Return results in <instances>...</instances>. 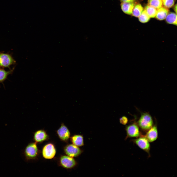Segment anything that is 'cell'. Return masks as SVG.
Instances as JSON below:
<instances>
[{"instance_id":"cell-5","label":"cell","mask_w":177,"mask_h":177,"mask_svg":"<svg viewBox=\"0 0 177 177\" xmlns=\"http://www.w3.org/2000/svg\"><path fill=\"white\" fill-rule=\"evenodd\" d=\"M64 150L66 154L70 157H76L81 153L82 151L78 146L73 144L67 145L65 148Z\"/></svg>"},{"instance_id":"cell-16","label":"cell","mask_w":177,"mask_h":177,"mask_svg":"<svg viewBox=\"0 0 177 177\" xmlns=\"http://www.w3.org/2000/svg\"><path fill=\"white\" fill-rule=\"evenodd\" d=\"M14 69V68H13L6 71L3 68H0V83H3L7 79L8 76L13 73Z\"/></svg>"},{"instance_id":"cell-8","label":"cell","mask_w":177,"mask_h":177,"mask_svg":"<svg viewBox=\"0 0 177 177\" xmlns=\"http://www.w3.org/2000/svg\"><path fill=\"white\" fill-rule=\"evenodd\" d=\"M60 162L62 167L67 169L74 167L76 163L75 160L73 157L65 155L62 156L60 157Z\"/></svg>"},{"instance_id":"cell-2","label":"cell","mask_w":177,"mask_h":177,"mask_svg":"<svg viewBox=\"0 0 177 177\" xmlns=\"http://www.w3.org/2000/svg\"><path fill=\"white\" fill-rule=\"evenodd\" d=\"M138 124L142 130L148 131L153 125V121L151 117L148 113H143L138 121Z\"/></svg>"},{"instance_id":"cell-3","label":"cell","mask_w":177,"mask_h":177,"mask_svg":"<svg viewBox=\"0 0 177 177\" xmlns=\"http://www.w3.org/2000/svg\"><path fill=\"white\" fill-rule=\"evenodd\" d=\"M16 61L12 56L8 53H0V67L10 68L12 65L15 64Z\"/></svg>"},{"instance_id":"cell-12","label":"cell","mask_w":177,"mask_h":177,"mask_svg":"<svg viewBox=\"0 0 177 177\" xmlns=\"http://www.w3.org/2000/svg\"><path fill=\"white\" fill-rule=\"evenodd\" d=\"M134 6L133 3L121 2L120 4L122 11L125 14L129 15L132 14Z\"/></svg>"},{"instance_id":"cell-15","label":"cell","mask_w":177,"mask_h":177,"mask_svg":"<svg viewBox=\"0 0 177 177\" xmlns=\"http://www.w3.org/2000/svg\"><path fill=\"white\" fill-rule=\"evenodd\" d=\"M166 22L168 24L177 25V15L175 13H168L165 18Z\"/></svg>"},{"instance_id":"cell-13","label":"cell","mask_w":177,"mask_h":177,"mask_svg":"<svg viewBox=\"0 0 177 177\" xmlns=\"http://www.w3.org/2000/svg\"><path fill=\"white\" fill-rule=\"evenodd\" d=\"M169 12L168 9L162 7L157 9L156 17L159 20H163L165 19Z\"/></svg>"},{"instance_id":"cell-24","label":"cell","mask_w":177,"mask_h":177,"mask_svg":"<svg viewBox=\"0 0 177 177\" xmlns=\"http://www.w3.org/2000/svg\"><path fill=\"white\" fill-rule=\"evenodd\" d=\"M174 10L176 13L177 14V4H176L175 6L174 7Z\"/></svg>"},{"instance_id":"cell-22","label":"cell","mask_w":177,"mask_h":177,"mask_svg":"<svg viewBox=\"0 0 177 177\" xmlns=\"http://www.w3.org/2000/svg\"><path fill=\"white\" fill-rule=\"evenodd\" d=\"M127 118L125 116H123L120 118L119 119L120 123L123 125L126 124L128 122Z\"/></svg>"},{"instance_id":"cell-1","label":"cell","mask_w":177,"mask_h":177,"mask_svg":"<svg viewBox=\"0 0 177 177\" xmlns=\"http://www.w3.org/2000/svg\"><path fill=\"white\" fill-rule=\"evenodd\" d=\"M38 153V149L36 142L29 143L23 151V154L25 159L27 161L35 158Z\"/></svg>"},{"instance_id":"cell-11","label":"cell","mask_w":177,"mask_h":177,"mask_svg":"<svg viewBox=\"0 0 177 177\" xmlns=\"http://www.w3.org/2000/svg\"><path fill=\"white\" fill-rule=\"evenodd\" d=\"M48 135L45 131L43 130H38L34 133L33 139L36 143L41 142L46 140Z\"/></svg>"},{"instance_id":"cell-20","label":"cell","mask_w":177,"mask_h":177,"mask_svg":"<svg viewBox=\"0 0 177 177\" xmlns=\"http://www.w3.org/2000/svg\"><path fill=\"white\" fill-rule=\"evenodd\" d=\"M138 17L140 22L143 23H145L148 22L150 18L144 9Z\"/></svg>"},{"instance_id":"cell-7","label":"cell","mask_w":177,"mask_h":177,"mask_svg":"<svg viewBox=\"0 0 177 177\" xmlns=\"http://www.w3.org/2000/svg\"><path fill=\"white\" fill-rule=\"evenodd\" d=\"M134 142L140 148L148 153L150 149L149 142L145 136H142L135 139Z\"/></svg>"},{"instance_id":"cell-17","label":"cell","mask_w":177,"mask_h":177,"mask_svg":"<svg viewBox=\"0 0 177 177\" xmlns=\"http://www.w3.org/2000/svg\"><path fill=\"white\" fill-rule=\"evenodd\" d=\"M143 10V8L141 4H137L134 5L132 14L134 16L138 17L141 14Z\"/></svg>"},{"instance_id":"cell-10","label":"cell","mask_w":177,"mask_h":177,"mask_svg":"<svg viewBox=\"0 0 177 177\" xmlns=\"http://www.w3.org/2000/svg\"><path fill=\"white\" fill-rule=\"evenodd\" d=\"M145 136L149 142L156 140L158 137V130L157 126H152L148 130Z\"/></svg>"},{"instance_id":"cell-4","label":"cell","mask_w":177,"mask_h":177,"mask_svg":"<svg viewBox=\"0 0 177 177\" xmlns=\"http://www.w3.org/2000/svg\"><path fill=\"white\" fill-rule=\"evenodd\" d=\"M56 150L54 146L52 144L49 143L45 145L43 148L42 154L43 157L46 159H51L55 156Z\"/></svg>"},{"instance_id":"cell-18","label":"cell","mask_w":177,"mask_h":177,"mask_svg":"<svg viewBox=\"0 0 177 177\" xmlns=\"http://www.w3.org/2000/svg\"><path fill=\"white\" fill-rule=\"evenodd\" d=\"M144 10L150 18H154L155 17L157 10L155 8L148 5L146 6Z\"/></svg>"},{"instance_id":"cell-21","label":"cell","mask_w":177,"mask_h":177,"mask_svg":"<svg viewBox=\"0 0 177 177\" xmlns=\"http://www.w3.org/2000/svg\"><path fill=\"white\" fill-rule=\"evenodd\" d=\"M164 7L168 9L172 7L174 5V0H162Z\"/></svg>"},{"instance_id":"cell-19","label":"cell","mask_w":177,"mask_h":177,"mask_svg":"<svg viewBox=\"0 0 177 177\" xmlns=\"http://www.w3.org/2000/svg\"><path fill=\"white\" fill-rule=\"evenodd\" d=\"M148 5L157 9L162 7V0H148Z\"/></svg>"},{"instance_id":"cell-9","label":"cell","mask_w":177,"mask_h":177,"mask_svg":"<svg viewBox=\"0 0 177 177\" xmlns=\"http://www.w3.org/2000/svg\"><path fill=\"white\" fill-rule=\"evenodd\" d=\"M57 133L59 138L64 141L67 140L70 137V133L69 129L62 123L57 130Z\"/></svg>"},{"instance_id":"cell-14","label":"cell","mask_w":177,"mask_h":177,"mask_svg":"<svg viewBox=\"0 0 177 177\" xmlns=\"http://www.w3.org/2000/svg\"><path fill=\"white\" fill-rule=\"evenodd\" d=\"M71 141L73 144L77 146H81L84 145L83 137L80 135H76L71 138Z\"/></svg>"},{"instance_id":"cell-23","label":"cell","mask_w":177,"mask_h":177,"mask_svg":"<svg viewBox=\"0 0 177 177\" xmlns=\"http://www.w3.org/2000/svg\"><path fill=\"white\" fill-rule=\"evenodd\" d=\"M121 2L133 3L135 0H120Z\"/></svg>"},{"instance_id":"cell-6","label":"cell","mask_w":177,"mask_h":177,"mask_svg":"<svg viewBox=\"0 0 177 177\" xmlns=\"http://www.w3.org/2000/svg\"><path fill=\"white\" fill-rule=\"evenodd\" d=\"M127 136L128 137H138L140 135L138 125L133 123L127 126L126 127Z\"/></svg>"}]
</instances>
